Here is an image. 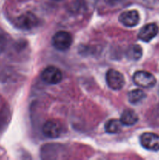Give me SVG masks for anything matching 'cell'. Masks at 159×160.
<instances>
[{
	"mask_svg": "<svg viewBox=\"0 0 159 160\" xmlns=\"http://www.w3.org/2000/svg\"><path fill=\"white\" fill-rule=\"evenodd\" d=\"M138 116L132 109H126L122 113L120 121L125 126H132L138 121Z\"/></svg>",
	"mask_w": 159,
	"mask_h": 160,
	"instance_id": "10",
	"label": "cell"
},
{
	"mask_svg": "<svg viewBox=\"0 0 159 160\" xmlns=\"http://www.w3.org/2000/svg\"><path fill=\"white\" fill-rule=\"evenodd\" d=\"M56 1H61V0H56Z\"/></svg>",
	"mask_w": 159,
	"mask_h": 160,
	"instance_id": "16",
	"label": "cell"
},
{
	"mask_svg": "<svg viewBox=\"0 0 159 160\" xmlns=\"http://www.w3.org/2000/svg\"><path fill=\"white\" fill-rule=\"evenodd\" d=\"M140 142L145 149L150 151L159 150V136L151 132L143 133L140 138Z\"/></svg>",
	"mask_w": 159,
	"mask_h": 160,
	"instance_id": "6",
	"label": "cell"
},
{
	"mask_svg": "<svg viewBox=\"0 0 159 160\" xmlns=\"http://www.w3.org/2000/svg\"><path fill=\"white\" fill-rule=\"evenodd\" d=\"M41 78L46 84L54 85L61 82L62 79V73L58 67L49 66L42 71Z\"/></svg>",
	"mask_w": 159,
	"mask_h": 160,
	"instance_id": "4",
	"label": "cell"
},
{
	"mask_svg": "<svg viewBox=\"0 0 159 160\" xmlns=\"http://www.w3.org/2000/svg\"><path fill=\"white\" fill-rule=\"evenodd\" d=\"M6 47V40L3 37L0 36V53L2 52L3 50L5 49Z\"/></svg>",
	"mask_w": 159,
	"mask_h": 160,
	"instance_id": "14",
	"label": "cell"
},
{
	"mask_svg": "<svg viewBox=\"0 0 159 160\" xmlns=\"http://www.w3.org/2000/svg\"><path fill=\"white\" fill-rule=\"evenodd\" d=\"M104 1L107 4L110 5V6H114V5H116L120 0H104Z\"/></svg>",
	"mask_w": 159,
	"mask_h": 160,
	"instance_id": "15",
	"label": "cell"
},
{
	"mask_svg": "<svg viewBox=\"0 0 159 160\" xmlns=\"http://www.w3.org/2000/svg\"><path fill=\"white\" fill-rule=\"evenodd\" d=\"M142 48L138 45H132L128 48L126 51V56L128 59H132V60H138L142 56Z\"/></svg>",
	"mask_w": 159,
	"mask_h": 160,
	"instance_id": "13",
	"label": "cell"
},
{
	"mask_svg": "<svg viewBox=\"0 0 159 160\" xmlns=\"http://www.w3.org/2000/svg\"><path fill=\"white\" fill-rule=\"evenodd\" d=\"M158 31L159 28L156 23H148L140 29L138 34V38L143 42H149L157 35Z\"/></svg>",
	"mask_w": 159,
	"mask_h": 160,
	"instance_id": "8",
	"label": "cell"
},
{
	"mask_svg": "<svg viewBox=\"0 0 159 160\" xmlns=\"http://www.w3.org/2000/svg\"><path fill=\"white\" fill-rule=\"evenodd\" d=\"M73 43V37L71 34L65 31L56 32L52 37V45L59 51H65L71 46Z\"/></svg>",
	"mask_w": 159,
	"mask_h": 160,
	"instance_id": "1",
	"label": "cell"
},
{
	"mask_svg": "<svg viewBox=\"0 0 159 160\" xmlns=\"http://www.w3.org/2000/svg\"><path fill=\"white\" fill-rule=\"evenodd\" d=\"M132 81L136 85L144 88L154 87L156 84V79L154 75L144 70L136 72L132 77Z\"/></svg>",
	"mask_w": 159,
	"mask_h": 160,
	"instance_id": "2",
	"label": "cell"
},
{
	"mask_svg": "<svg viewBox=\"0 0 159 160\" xmlns=\"http://www.w3.org/2000/svg\"><path fill=\"white\" fill-rule=\"evenodd\" d=\"M106 83L111 89L115 91L121 90L125 84V79L123 75L118 70L110 69L105 75Z\"/></svg>",
	"mask_w": 159,
	"mask_h": 160,
	"instance_id": "3",
	"label": "cell"
},
{
	"mask_svg": "<svg viewBox=\"0 0 159 160\" xmlns=\"http://www.w3.org/2000/svg\"><path fill=\"white\" fill-rule=\"evenodd\" d=\"M123 123L118 119H112L106 122L104 130L108 134H118L121 131Z\"/></svg>",
	"mask_w": 159,
	"mask_h": 160,
	"instance_id": "11",
	"label": "cell"
},
{
	"mask_svg": "<svg viewBox=\"0 0 159 160\" xmlns=\"http://www.w3.org/2000/svg\"><path fill=\"white\" fill-rule=\"evenodd\" d=\"M62 127L61 123L56 120H50L45 122L42 127L44 135L49 138H56L62 134Z\"/></svg>",
	"mask_w": 159,
	"mask_h": 160,
	"instance_id": "5",
	"label": "cell"
},
{
	"mask_svg": "<svg viewBox=\"0 0 159 160\" xmlns=\"http://www.w3.org/2000/svg\"><path fill=\"white\" fill-rule=\"evenodd\" d=\"M17 22H18V25L20 26V28L26 30L35 28L37 23H39L38 19L36 17V16L30 12H26L20 16Z\"/></svg>",
	"mask_w": 159,
	"mask_h": 160,
	"instance_id": "9",
	"label": "cell"
},
{
	"mask_svg": "<svg viewBox=\"0 0 159 160\" xmlns=\"http://www.w3.org/2000/svg\"><path fill=\"white\" fill-rule=\"evenodd\" d=\"M120 23L127 28H133L137 26L140 20V14L135 9L126 10L122 12L118 17Z\"/></svg>",
	"mask_w": 159,
	"mask_h": 160,
	"instance_id": "7",
	"label": "cell"
},
{
	"mask_svg": "<svg viewBox=\"0 0 159 160\" xmlns=\"http://www.w3.org/2000/svg\"><path fill=\"white\" fill-rule=\"evenodd\" d=\"M146 98V94L140 89L132 90L128 94V99L132 105H138Z\"/></svg>",
	"mask_w": 159,
	"mask_h": 160,
	"instance_id": "12",
	"label": "cell"
}]
</instances>
